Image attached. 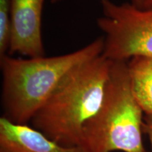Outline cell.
Returning <instances> with one entry per match:
<instances>
[{"label": "cell", "instance_id": "1", "mask_svg": "<svg viewBox=\"0 0 152 152\" xmlns=\"http://www.w3.org/2000/svg\"><path fill=\"white\" fill-rule=\"evenodd\" d=\"M111 66L101 54L68 72L30 121L33 128L63 146L78 147L103 102Z\"/></svg>", "mask_w": 152, "mask_h": 152}, {"label": "cell", "instance_id": "2", "mask_svg": "<svg viewBox=\"0 0 152 152\" xmlns=\"http://www.w3.org/2000/svg\"><path fill=\"white\" fill-rule=\"evenodd\" d=\"M103 49L104 37H99L60 56L20 58L7 54L0 57L3 116L14 123L28 124L68 72L100 56Z\"/></svg>", "mask_w": 152, "mask_h": 152}, {"label": "cell", "instance_id": "3", "mask_svg": "<svg viewBox=\"0 0 152 152\" xmlns=\"http://www.w3.org/2000/svg\"><path fill=\"white\" fill-rule=\"evenodd\" d=\"M143 114L131 89L127 62L111 61L103 102L83 128L78 147L83 152H147Z\"/></svg>", "mask_w": 152, "mask_h": 152}, {"label": "cell", "instance_id": "4", "mask_svg": "<svg viewBox=\"0 0 152 152\" xmlns=\"http://www.w3.org/2000/svg\"><path fill=\"white\" fill-rule=\"evenodd\" d=\"M100 4L102 16L97 25L104 33L102 56L125 62L135 56H152V8L111 0H100Z\"/></svg>", "mask_w": 152, "mask_h": 152}, {"label": "cell", "instance_id": "5", "mask_svg": "<svg viewBox=\"0 0 152 152\" xmlns=\"http://www.w3.org/2000/svg\"><path fill=\"white\" fill-rule=\"evenodd\" d=\"M45 0H10V38L7 54L45 56L42 17Z\"/></svg>", "mask_w": 152, "mask_h": 152}, {"label": "cell", "instance_id": "6", "mask_svg": "<svg viewBox=\"0 0 152 152\" xmlns=\"http://www.w3.org/2000/svg\"><path fill=\"white\" fill-rule=\"evenodd\" d=\"M0 152H83L79 147H66L27 124L0 118Z\"/></svg>", "mask_w": 152, "mask_h": 152}, {"label": "cell", "instance_id": "7", "mask_svg": "<svg viewBox=\"0 0 152 152\" xmlns=\"http://www.w3.org/2000/svg\"><path fill=\"white\" fill-rule=\"evenodd\" d=\"M127 66L134 98L144 113L152 115V56L133 57Z\"/></svg>", "mask_w": 152, "mask_h": 152}, {"label": "cell", "instance_id": "8", "mask_svg": "<svg viewBox=\"0 0 152 152\" xmlns=\"http://www.w3.org/2000/svg\"><path fill=\"white\" fill-rule=\"evenodd\" d=\"M10 38V0H0V57L8 52Z\"/></svg>", "mask_w": 152, "mask_h": 152}, {"label": "cell", "instance_id": "9", "mask_svg": "<svg viewBox=\"0 0 152 152\" xmlns=\"http://www.w3.org/2000/svg\"><path fill=\"white\" fill-rule=\"evenodd\" d=\"M143 130L149 138L150 145H151V152H152V115H144Z\"/></svg>", "mask_w": 152, "mask_h": 152}, {"label": "cell", "instance_id": "10", "mask_svg": "<svg viewBox=\"0 0 152 152\" xmlns=\"http://www.w3.org/2000/svg\"><path fill=\"white\" fill-rule=\"evenodd\" d=\"M64 0H51L52 4H56ZM132 5L140 9H151L152 8V0H130Z\"/></svg>", "mask_w": 152, "mask_h": 152}]
</instances>
